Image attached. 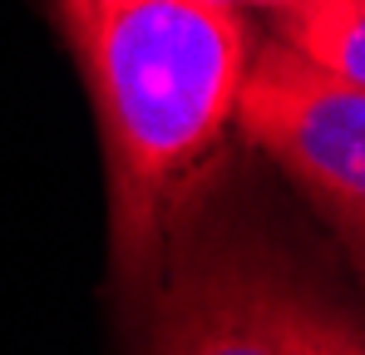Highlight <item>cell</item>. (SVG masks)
<instances>
[{
  "mask_svg": "<svg viewBox=\"0 0 365 355\" xmlns=\"http://www.w3.org/2000/svg\"><path fill=\"white\" fill-rule=\"evenodd\" d=\"M202 5H212V10H232V15H242V10H282L287 0H202Z\"/></svg>",
  "mask_w": 365,
  "mask_h": 355,
  "instance_id": "8992f818",
  "label": "cell"
},
{
  "mask_svg": "<svg viewBox=\"0 0 365 355\" xmlns=\"http://www.w3.org/2000/svg\"><path fill=\"white\" fill-rule=\"evenodd\" d=\"M277 45L311 69L365 89V0H292L277 10Z\"/></svg>",
  "mask_w": 365,
  "mask_h": 355,
  "instance_id": "277c9868",
  "label": "cell"
},
{
  "mask_svg": "<svg viewBox=\"0 0 365 355\" xmlns=\"http://www.w3.org/2000/svg\"><path fill=\"white\" fill-rule=\"evenodd\" d=\"M64 15H84V10H104V5H123V0H60Z\"/></svg>",
  "mask_w": 365,
  "mask_h": 355,
  "instance_id": "52a82bcc",
  "label": "cell"
},
{
  "mask_svg": "<svg viewBox=\"0 0 365 355\" xmlns=\"http://www.w3.org/2000/svg\"><path fill=\"white\" fill-rule=\"evenodd\" d=\"M104 133L119 262H148L217 158L247 74L242 15L202 0H123L64 15Z\"/></svg>",
  "mask_w": 365,
  "mask_h": 355,
  "instance_id": "6da1fadb",
  "label": "cell"
},
{
  "mask_svg": "<svg viewBox=\"0 0 365 355\" xmlns=\"http://www.w3.org/2000/svg\"><path fill=\"white\" fill-rule=\"evenodd\" d=\"M306 296L237 242H202L158 301V355H306Z\"/></svg>",
  "mask_w": 365,
  "mask_h": 355,
  "instance_id": "3957f363",
  "label": "cell"
},
{
  "mask_svg": "<svg viewBox=\"0 0 365 355\" xmlns=\"http://www.w3.org/2000/svg\"><path fill=\"white\" fill-rule=\"evenodd\" d=\"M302 341H306V355H365L361 336L341 316H331L326 306H316L311 296H306V316H302Z\"/></svg>",
  "mask_w": 365,
  "mask_h": 355,
  "instance_id": "5b68a950",
  "label": "cell"
},
{
  "mask_svg": "<svg viewBox=\"0 0 365 355\" xmlns=\"http://www.w3.org/2000/svg\"><path fill=\"white\" fill-rule=\"evenodd\" d=\"M287 5H292V0H287Z\"/></svg>",
  "mask_w": 365,
  "mask_h": 355,
  "instance_id": "ba28073f",
  "label": "cell"
},
{
  "mask_svg": "<svg viewBox=\"0 0 365 355\" xmlns=\"http://www.w3.org/2000/svg\"><path fill=\"white\" fill-rule=\"evenodd\" d=\"M232 118L321 202V212L361 242L365 217V89L331 79L287 45L247 55Z\"/></svg>",
  "mask_w": 365,
  "mask_h": 355,
  "instance_id": "7a4b0ae2",
  "label": "cell"
}]
</instances>
